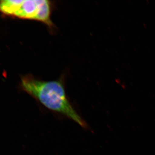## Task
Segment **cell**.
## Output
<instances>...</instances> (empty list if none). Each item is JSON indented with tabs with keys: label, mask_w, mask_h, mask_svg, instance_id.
Segmentation results:
<instances>
[{
	"label": "cell",
	"mask_w": 155,
	"mask_h": 155,
	"mask_svg": "<svg viewBox=\"0 0 155 155\" xmlns=\"http://www.w3.org/2000/svg\"><path fill=\"white\" fill-rule=\"evenodd\" d=\"M23 0H5L0 2V11L7 15H13L17 12Z\"/></svg>",
	"instance_id": "obj_3"
},
{
	"label": "cell",
	"mask_w": 155,
	"mask_h": 155,
	"mask_svg": "<svg viewBox=\"0 0 155 155\" xmlns=\"http://www.w3.org/2000/svg\"><path fill=\"white\" fill-rule=\"evenodd\" d=\"M51 3L47 0H23L14 16L22 19L40 21L51 26Z\"/></svg>",
	"instance_id": "obj_2"
},
{
	"label": "cell",
	"mask_w": 155,
	"mask_h": 155,
	"mask_svg": "<svg viewBox=\"0 0 155 155\" xmlns=\"http://www.w3.org/2000/svg\"><path fill=\"white\" fill-rule=\"evenodd\" d=\"M21 86L48 110L67 117L84 128H87L86 122L69 101L61 81H45L26 76L22 78Z\"/></svg>",
	"instance_id": "obj_1"
}]
</instances>
